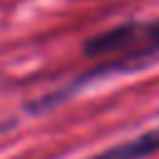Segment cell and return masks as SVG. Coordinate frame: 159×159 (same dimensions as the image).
<instances>
[{
	"label": "cell",
	"mask_w": 159,
	"mask_h": 159,
	"mask_svg": "<svg viewBox=\"0 0 159 159\" xmlns=\"http://www.w3.org/2000/svg\"><path fill=\"white\" fill-rule=\"evenodd\" d=\"M152 152H159V127L132 139V142H124L119 147H112L92 159H142V157H149Z\"/></svg>",
	"instance_id": "7a4b0ae2"
},
{
	"label": "cell",
	"mask_w": 159,
	"mask_h": 159,
	"mask_svg": "<svg viewBox=\"0 0 159 159\" xmlns=\"http://www.w3.org/2000/svg\"><path fill=\"white\" fill-rule=\"evenodd\" d=\"M84 55L99 62V70H129L159 57V20L124 22L94 35Z\"/></svg>",
	"instance_id": "6da1fadb"
}]
</instances>
